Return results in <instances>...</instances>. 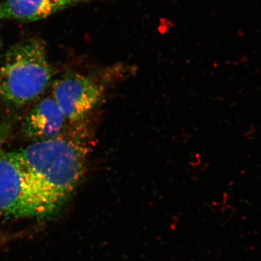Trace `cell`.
Returning <instances> with one entry per match:
<instances>
[{
    "mask_svg": "<svg viewBox=\"0 0 261 261\" xmlns=\"http://www.w3.org/2000/svg\"><path fill=\"white\" fill-rule=\"evenodd\" d=\"M51 140L11 152L23 176L32 217L58 211L85 176L92 134L87 119Z\"/></svg>",
    "mask_w": 261,
    "mask_h": 261,
    "instance_id": "cell-1",
    "label": "cell"
},
{
    "mask_svg": "<svg viewBox=\"0 0 261 261\" xmlns=\"http://www.w3.org/2000/svg\"><path fill=\"white\" fill-rule=\"evenodd\" d=\"M51 75L44 43L37 39L10 48L0 66V99L21 107L45 91Z\"/></svg>",
    "mask_w": 261,
    "mask_h": 261,
    "instance_id": "cell-2",
    "label": "cell"
},
{
    "mask_svg": "<svg viewBox=\"0 0 261 261\" xmlns=\"http://www.w3.org/2000/svg\"><path fill=\"white\" fill-rule=\"evenodd\" d=\"M133 67L116 64L97 74L70 72L55 81L53 97L70 124L87 119L102 102L108 90L126 80L135 72Z\"/></svg>",
    "mask_w": 261,
    "mask_h": 261,
    "instance_id": "cell-3",
    "label": "cell"
},
{
    "mask_svg": "<svg viewBox=\"0 0 261 261\" xmlns=\"http://www.w3.org/2000/svg\"><path fill=\"white\" fill-rule=\"evenodd\" d=\"M32 217L23 176L11 152L0 147V220Z\"/></svg>",
    "mask_w": 261,
    "mask_h": 261,
    "instance_id": "cell-4",
    "label": "cell"
},
{
    "mask_svg": "<svg viewBox=\"0 0 261 261\" xmlns=\"http://www.w3.org/2000/svg\"><path fill=\"white\" fill-rule=\"evenodd\" d=\"M66 118L53 97L44 98L32 108L24 123V132L33 142L51 140L65 130Z\"/></svg>",
    "mask_w": 261,
    "mask_h": 261,
    "instance_id": "cell-5",
    "label": "cell"
},
{
    "mask_svg": "<svg viewBox=\"0 0 261 261\" xmlns=\"http://www.w3.org/2000/svg\"><path fill=\"white\" fill-rule=\"evenodd\" d=\"M68 6L54 0H3L0 2V20L34 21Z\"/></svg>",
    "mask_w": 261,
    "mask_h": 261,
    "instance_id": "cell-6",
    "label": "cell"
},
{
    "mask_svg": "<svg viewBox=\"0 0 261 261\" xmlns=\"http://www.w3.org/2000/svg\"><path fill=\"white\" fill-rule=\"evenodd\" d=\"M54 1L58 2V3H65V4L70 6V5H73V3H77V2L81 1V0H54Z\"/></svg>",
    "mask_w": 261,
    "mask_h": 261,
    "instance_id": "cell-7",
    "label": "cell"
},
{
    "mask_svg": "<svg viewBox=\"0 0 261 261\" xmlns=\"http://www.w3.org/2000/svg\"><path fill=\"white\" fill-rule=\"evenodd\" d=\"M0 48H1V47H0Z\"/></svg>",
    "mask_w": 261,
    "mask_h": 261,
    "instance_id": "cell-8",
    "label": "cell"
}]
</instances>
